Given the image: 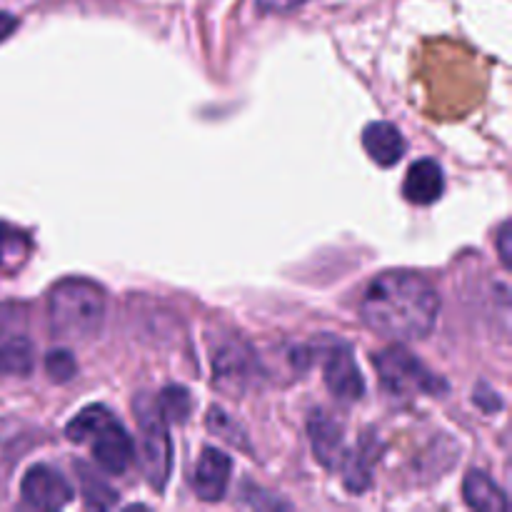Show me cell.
Masks as SVG:
<instances>
[{
	"mask_svg": "<svg viewBox=\"0 0 512 512\" xmlns=\"http://www.w3.org/2000/svg\"><path fill=\"white\" fill-rule=\"evenodd\" d=\"M380 383L390 395H443L448 390L440 375H435L420 358L405 348H388L375 355Z\"/></svg>",
	"mask_w": 512,
	"mask_h": 512,
	"instance_id": "cell-4",
	"label": "cell"
},
{
	"mask_svg": "<svg viewBox=\"0 0 512 512\" xmlns=\"http://www.w3.org/2000/svg\"><path fill=\"white\" fill-rule=\"evenodd\" d=\"M138 423H140V465H143L145 480L155 490H163L168 483L170 468H173V443H170L168 425L160 415L153 400H138Z\"/></svg>",
	"mask_w": 512,
	"mask_h": 512,
	"instance_id": "cell-5",
	"label": "cell"
},
{
	"mask_svg": "<svg viewBox=\"0 0 512 512\" xmlns=\"http://www.w3.org/2000/svg\"><path fill=\"white\" fill-rule=\"evenodd\" d=\"M445 190V175L435 160H418V163L410 165L408 175H405L403 183V195L408 203L413 205H433L435 200H440Z\"/></svg>",
	"mask_w": 512,
	"mask_h": 512,
	"instance_id": "cell-11",
	"label": "cell"
},
{
	"mask_svg": "<svg viewBox=\"0 0 512 512\" xmlns=\"http://www.w3.org/2000/svg\"><path fill=\"white\" fill-rule=\"evenodd\" d=\"M230 473H233V460L223 450L205 448L193 475L195 495L200 500H205V503H218V500H223L230 483Z\"/></svg>",
	"mask_w": 512,
	"mask_h": 512,
	"instance_id": "cell-10",
	"label": "cell"
},
{
	"mask_svg": "<svg viewBox=\"0 0 512 512\" xmlns=\"http://www.w3.org/2000/svg\"><path fill=\"white\" fill-rule=\"evenodd\" d=\"M78 480H80V493H83V500L88 508L108 510L113 508V505H118V493H115L103 478H98L88 465L78 463Z\"/></svg>",
	"mask_w": 512,
	"mask_h": 512,
	"instance_id": "cell-15",
	"label": "cell"
},
{
	"mask_svg": "<svg viewBox=\"0 0 512 512\" xmlns=\"http://www.w3.org/2000/svg\"><path fill=\"white\" fill-rule=\"evenodd\" d=\"M375 455H378V450H375V440H368V438L360 440L358 448H355L353 453H345L343 463L340 465H343L345 488H348L350 493L360 495L368 490L370 480H373Z\"/></svg>",
	"mask_w": 512,
	"mask_h": 512,
	"instance_id": "cell-13",
	"label": "cell"
},
{
	"mask_svg": "<svg viewBox=\"0 0 512 512\" xmlns=\"http://www.w3.org/2000/svg\"><path fill=\"white\" fill-rule=\"evenodd\" d=\"M308 438L313 445V455L323 468H340L345 458V430L335 415L318 408L308 418Z\"/></svg>",
	"mask_w": 512,
	"mask_h": 512,
	"instance_id": "cell-9",
	"label": "cell"
},
{
	"mask_svg": "<svg viewBox=\"0 0 512 512\" xmlns=\"http://www.w3.org/2000/svg\"><path fill=\"white\" fill-rule=\"evenodd\" d=\"M155 405H158L165 423H170V420H173V423H183V420L188 418L190 408H193V398H190V393L185 388L173 385V388H165L163 393H160Z\"/></svg>",
	"mask_w": 512,
	"mask_h": 512,
	"instance_id": "cell-18",
	"label": "cell"
},
{
	"mask_svg": "<svg viewBox=\"0 0 512 512\" xmlns=\"http://www.w3.org/2000/svg\"><path fill=\"white\" fill-rule=\"evenodd\" d=\"M30 253V238L23 230L0 223V270H15Z\"/></svg>",
	"mask_w": 512,
	"mask_h": 512,
	"instance_id": "cell-16",
	"label": "cell"
},
{
	"mask_svg": "<svg viewBox=\"0 0 512 512\" xmlns=\"http://www.w3.org/2000/svg\"><path fill=\"white\" fill-rule=\"evenodd\" d=\"M305 0H258V5L268 13H290V10L300 8Z\"/></svg>",
	"mask_w": 512,
	"mask_h": 512,
	"instance_id": "cell-23",
	"label": "cell"
},
{
	"mask_svg": "<svg viewBox=\"0 0 512 512\" xmlns=\"http://www.w3.org/2000/svg\"><path fill=\"white\" fill-rule=\"evenodd\" d=\"M205 423H208V428L213 430L218 438H223L225 443L235 445V448H240V450H250L248 440H245V435H243V428H240L235 420H230L220 408H210L208 420H205Z\"/></svg>",
	"mask_w": 512,
	"mask_h": 512,
	"instance_id": "cell-19",
	"label": "cell"
},
{
	"mask_svg": "<svg viewBox=\"0 0 512 512\" xmlns=\"http://www.w3.org/2000/svg\"><path fill=\"white\" fill-rule=\"evenodd\" d=\"M363 145L365 153H368L380 168H393V165H398L405 155L403 135H400V130L395 128L393 123H385V120L370 123L368 128L363 130Z\"/></svg>",
	"mask_w": 512,
	"mask_h": 512,
	"instance_id": "cell-12",
	"label": "cell"
},
{
	"mask_svg": "<svg viewBox=\"0 0 512 512\" xmlns=\"http://www.w3.org/2000/svg\"><path fill=\"white\" fill-rule=\"evenodd\" d=\"M260 375V363L255 350L240 338L225 340L213 353V378L220 390L228 395H240L255 383Z\"/></svg>",
	"mask_w": 512,
	"mask_h": 512,
	"instance_id": "cell-6",
	"label": "cell"
},
{
	"mask_svg": "<svg viewBox=\"0 0 512 512\" xmlns=\"http://www.w3.org/2000/svg\"><path fill=\"white\" fill-rule=\"evenodd\" d=\"M33 370V345L25 338L0 345V375H28Z\"/></svg>",
	"mask_w": 512,
	"mask_h": 512,
	"instance_id": "cell-17",
	"label": "cell"
},
{
	"mask_svg": "<svg viewBox=\"0 0 512 512\" xmlns=\"http://www.w3.org/2000/svg\"><path fill=\"white\" fill-rule=\"evenodd\" d=\"M323 378L340 403H358L365 393V378L355 363L353 348L343 340H328L323 350Z\"/></svg>",
	"mask_w": 512,
	"mask_h": 512,
	"instance_id": "cell-7",
	"label": "cell"
},
{
	"mask_svg": "<svg viewBox=\"0 0 512 512\" xmlns=\"http://www.w3.org/2000/svg\"><path fill=\"white\" fill-rule=\"evenodd\" d=\"M498 250H500V260H503L505 268H510L512 260H510V253H512V233H510V225L503 223V228H500L498 233Z\"/></svg>",
	"mask_w": 512,
	"mask_h": 512,
	"instance_id": "cell-22",
	"label": "cell"
},
{
	"mask_svg": "<svg viewBox=\"0 0 512 512\" xmlns=\"http://www.w3.org/2000/svg\"><path fill=\"white\" fill-rule=\"evenodd\" d=\"M20 498L35 510H60L73 500V488L60 470L40 463L23 475Z\"/></svg>",
	"mask_w": 512,
	"mask_h": 512,
	"instance_id": "cell-8",
	"label": "cell"
},
{
	"mask_svg": "<svg viewBox=\"0 0 512 512\" xmlns=\"http://www.w3.org/2000/svg\"><path fill=\"white\" fill-rule=\"evenodd\" d=\"M440 298L433 283L410 270L378 275L360 300V315L383 338L415 343L433 333Z\"/></svg>",
	"mask_w": 512,
	"mask_h": 512,
	"instance_id": "cell-1",
	"label": "cell"
},
{
	"mask_svg": "<svg viewBox=\"0 0 512 512\" xmlns=\"http://www.w3.org/2000/svg\"><path fill=\"white\" fill-rule=\"evenodd\" d=\"M65 435L73 443L93 445L95 463L108 475H123L133 463V440H130L125 425L105 405L85 408L65 428Z\"/></svg>",
	"mask_w": 512,
	"mask_h": 512,
	"instance_id": "cell-3",
	"label": "cell"
},
{
	"mask_svg": "<svg viewBox=\"0 0 512 512\" xmlns=\"http://www.w3.org/2000/svg\"><path fill=\"white\" fill-rule=\"evenodd\" d=\"M463 498L470 508L480 512H505L508 510V498L503 490L493 483L490 475L483 470H470L463 483Z\"/></svg>",
	"mask_w": 512,
	"mask_h": 512,
	"instance_id": "cell-14",
	"label": "cell"
},
{
	"mask_svg": "<svg viewBox=\"0 0 512 512\" xmlns=\"http://www.w3.org/2000/svg\"><path fill=\"white\" fill-rule=\"evenodd\" d=\"M15 28H18V18H15V15H10V13H3V10H0V43H3L5 38H10Z\"/></svg>",
	"mask_w": 512,
	"mask_h": 512,
	"instance_id": "cell-24",
	"label": "cell"
},
{
	"mask_svg": "<svg viewBox=\"0 0 512 512\" xmlns=\"http://www.w3.org/2000/svg\"><path fill=\"white\" fill-rule=\"evenodd\" d=\"M105 320V293L85 278H65L50 293V328L55 338L83 343Z\"/></svg>",
	"mask_w": 512,
	"mask_h": 512,
	"instance_id": "cell-2",
	"label": "cell"
},
{
	"mask_svg": "<svg viewBox=\"0 0 512 512\" xmlns=\"http://www.w3.org/2000/svg\"><path fill=\"white\" fill-rule=\"evenodd\" d=\"M45 370H48L53 383H68V380H73L75 373H78V363H75L70 350H50L48 358H45Z\"/></svg>",
	"mask_w": 512,
	"mask_h": 512,
	"instance_id": "cell-20",
	"label": "cell"
},
{
	"mask_svg": "<svg viewBox=\"0 0 512 512\" xmlns=\"http://www.w3.org/2000/svg\"><path fill=\"white\" fill-rule=\"evenodd\" d=\"M20 318H23L20 308H15V305H0V335L10 333Z\"/></svg>",
	"mask_w": 512,
	"mask_h": 512,
	"instance_id": "cell-21",
	"label": "cell"
}]
</instances>
